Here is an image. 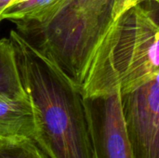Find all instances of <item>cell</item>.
Wrapping results in <instances>:
<instances>
[{
  "label": "cell",
  "instance_id": "obj_1",
  "mask_svg": "<svg viewBox=\"0 0 159 158\" xmlns=\"http://www.w3.org/2000/svg\"><path fill=\"white\" fill-rule=\"evenodd\" d=\"M8 37L34 107L37 144L49 158H95L78 87L20 32L13 29Z\"/></svg>",
  "mask_w": 159,
  "mask_h": 158
},
{
  "label": "cell",
  "instance_id": "obj_2",
  "mask_svg": "<svg viewBox=\"0 0 159 158\" xmlns=\"http://www.w3.org/2000/svg\"><path fill=\"white\" fill-rule=\"evenodd\" d=\"M144 3L122 13L101 40L80 88L84 98L131 90L159 72V20Z\"/></svg>",
  "mask_w": 159,
  "mask_h": 158
},
{
  "label": "cell",
  "instance_id": "obj_3",
  "mask_svg": "<svg viewBox=\"0 0 159 158\" xmlns=\"http://www.w3.org/2000/svg\"><path fill=\"white\" fill-rule=\"evenodd\" d=\"M114 3L115 0H68L48 22L20 33L80 89L93 55L114 22Z\"/></svg>",
  "mask_w": 159,
  "mask_h": 158
},
{
  "label": "cell",
  "instance_id": "obj_4",
  "mask_svg": "<svg viewBox=\"0 0 159 158\" xmlns=\"http://www.w3.org/2000/svg\"><path fill=\"white\" fill-rule=\"evenodd\" d=\"M121 106L135 158H159V72L121 93Z\"/></svg>",
  "mask_w": 159,
  "mask_h": 158
},
{
  "label": "cell",
  "instance_id": "obj_5",
  "mask_svg": "<svg viewBox=\"0 0 159 158\" xmlns=\"http://www.w3.org/2000/svg\"><path fill=\"white\" fill-rule=\"evenodd\" d=\"M95 158H135L128 138L120 89L84 98Z\"/></svg>",
  "mask_w": 159,
  "mask_h": 158
},
{
  "label": "cell",
  "instance_id": "obj_6",
  "mask_svg": "<svg viewBox=\"0 0 159 158\" xmlns=\"http://www.w3.org/2000/svg\"><path fill=\"white\" fill-rule=\"evenodd\" d=\"M35 137L34 112L28 94L0 98V141H35Z\"/></svg>",
  "mask_w": 159,
  "mask_h": 158
},
{
  "label": "cell",
  "instance_id": "obj_7",
  "mask_svg": "<svg viewBox=\"0 0 159 158\" xmlns=\"http://www.w3.org/2000/svg\"><path fill=\"white\" fill-rule=\"evenodd\" d=\"M68 0H21L3 13L2 20L15 22L17 30L24 32L43 26L52 20Z\"/></svg>",
  "mask_w": 159,
  "mask_h": 158
},
{
  "label": "cell",
  "instance_id": "obj_8",
  "mask_svg": "<svg viewBox=\"0 0 159 158\" xmlns=\"http://www.w3.org/2000/svg\"><path fill=\"white\" fill-rule=\"evenodd\" d=\"M15 49L9 37L0 39V98L25 94Z\"/></svg>",
  "mask_w": 159,
  "mask_h": 158
},
{
  "label": "cell",
  "instance_id": "obj_9",
  "mask_svg": "<svg viewBox=\"0 0 159 158\" xmlns=\"http://www.w3.org/2000/svg\"><path fill=\"white\" fill-rule=\"evenodd\" d=\"M0 158H49L34 140L4 142L0 145Z\"/></svg>",
  "mask_w": 159,
  "mask_h": 158
},
{
  "label": "cell",
  "instance_id": "obj_10",
  "mask_svg": "<svg viewBox=\"0 0 159 158\" xmlns=\"http://www.w3.org/2000/svg\"><path fill=\"white\" fill-rule=\"evenodd\" d=\"M149 0H115L114 8H113V18L114 20H116L122 13H124L129 8L139 5L141 3L146 2Z\"/></svg>",
  "mask_w": 159,
  "mask_h": 158
},
{
  "label": "cell",
  "instance_id": "obj_11",
  "mask_svg": "<svg viewBox=\"0 0 159 158\" xmlns=\"http://www.w3.org/2000/svg\"><path fill=\"white\" fill-rule=\"evenodd\" d=\"M21 0H0V22L3 21L2 20V16H3V13L5 12V10L9 7L10 6L20 2Z\"/></svg>",
  "mask_w": 159,
  "mask_h": 158
},
{
  "label": "cell",
  "instance_id": "obj_12",
  "mask_svg": "<svg viewBox=\"0 0 159 158\" xmlns=\"http://www.w3.org/2000/svg\"><path fill=\"white\" fill-rule=\"evenodd\" d=\"M153 2H156V4H157V6L159 7V0H155V1H153Z\"/></svg>",
  "mask_w": 159,
  "mask_h": 158
},
{
  "label": "cell",
  "instance_id": "obj_13",
  "mask_svg": "<svg viewBox=\"0 0 159 158\" xmlns=\"http://www.w3.org/2000/svg\"><path fill=\"white\" fill-rule=\"evenodd\" d=\"M3 142H2V141H0V145H1V144H2Z\"/></svg>",
  "mask_w": 159,
  "mask_h": 158
},
{
  "label": "cell",
  "instance_id": "obj_14",
  "mask_svg": "<svg viewBox=\"0 0 159 158\" xmlns=\"http://www.w3.org/2000/svg\"><path fill=\"white\" fill-rule=\"evenodd\" d=\"M151 1H155V0H151Z\"/></svg>",
  "mask_w": 159,
  "mask_h": 158
}]
</instances>
